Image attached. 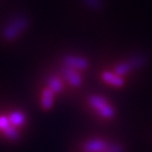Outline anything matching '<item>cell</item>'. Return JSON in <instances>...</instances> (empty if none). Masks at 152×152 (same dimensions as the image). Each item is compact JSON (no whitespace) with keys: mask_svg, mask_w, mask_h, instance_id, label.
I'll return each instance as SVG.
<instances>
[{"mask_svg":"<svg viewBox=\"0 0 152 152\" xmlns=\"http://www.w3.org/2000/svg\"><path fill=\"white\" fill-rule=\"evenodd\" d=\"M89 106L97 113L100 117L104 119H111L115 116V110L109 104L107 99L101 95L93 94L87 99Z\"/></svg>","mask_w":152,"mask_h":152,"instance_id":"cell-1","label":"cell"},{"mask_svg":"<svg viewBox=\"0 0 152 152\" xmlns=\"http://www.w3.org/2000/svg\"><path fill=\"white\" fill-rule=\"evenodd\" d=\"M65 67L74 70H86L88 67V61L86 58L75 56V55H67L63 59Z\"/></svg>","mask_w":152,"mask_h":152,"instance_id":"cell-3","label":"cell"},{"mask_svg":"<svg viewBox=\"0 0 152 152\" xmlns=\"http://www.w3.org/2000/svg\"><path fill=\"white\" fill-rule=\"evenodd\" d=\"M64 77L67 80V82L72 86H80L83 83V79L77 70L71 69V68L65 67L62 71Z\"/></svg>","mask_w":152,"mask_h":152,"instance_id":"cell-5","label":"cell"},{"mask_svg":"<svg viewBox=\"0 0 152 152\" xmlns=\"http://www.w3.org/2000/svg\"><path fill=\"white\" fill-rule=\"evenodd\" d=\"M106 152H109V151H106Z\"/></svg>","mask_w":152,"mask_h":152,"instance_id":"cell-13","label":"cell"},{"mask_svg":"<svg viewBox=\"0 0 152 152\" xmlns=\"http://www.w3.org/2000/svg\"><path fill=\"white\" fill-rule=\"evenodd\" d=\"M86 3L92 7H99L100 6V3H99V0H86Z\"/></svg>","mask_w":152,"mask_h":152,"instance_id":"cell-12","label":"cell"},{"mask_svg":"<svg viewBox=\"0 0 152 152\" xmlns=\"http://www.w3.org/2000/svg\"><path fill=\"white\" fill-rule=\"evenodd\" d=\"M54 94L55 93L51 90L50 88H44L41 92V97H40V102L41 106L44 110H49L52 108L54 104Z\"/></svg>","mask_w":152,"mask_h":152,"instance_id":"cell-7","label":"cell"},{"mask_svg":"<svg viewBox=\"0 0 152 152\" xmlns=\"http://www.w3.org/2000/svg\"><path fill=\"white\" fill-rule=\"evenodd\" d=\"M107 151H109V152H123V147L121 145L115 144V143L108 144Z\"/></svg>","mask_w":152,"mask_h":152,"instance_id":"cell-11","label":"cell"},{"mask_svg":"<svg viewBox=\"0 0 152 152\" xmlns=\"http://www.w3.org/2000/svg\"><path fill=\"white\" fill-rule=\"evenodd\" d=\"M28 27V20L25 18H19L15 20L6 28L4 31V37L6 39H14Z\"/></svg>","mask_w":152,"mask_h":152,"instance_id":"cell-2","label":"cell"},{"mask_svg":"<svg viewBox=\"0 0 152 152\" xmlns=\"http://www.w3.org/2000/svg\"><path fill=\"white\" fill-rule=\"evenodd\" d=\"M108 143L103 140H90L83 144L85 152H104L107 150Z\"/></svg>","mask_w":152,"mask_h":152,"instance_id":"cell-4","label":"cell"},{"mask_svg":"<svg viewBox=\"0 0 152 152\" xmlns=\"http://www.w3.org/2000/svg\"><path fill=\"white\" fill-rule=\"evenodd\" d=\"M8 119L14 127H20L26 123V116L21 111H14L9 114Z\"/></svg>","mask_w":152,"mask_h":152,"instance_id":"cell-8","label":"cell"},{"mask_svg":"<svg viewBox=\"0 0 152 152\" xmlns=\"http://www.w3.org/2000/svg\"><path fill=\"white\" fill-rule=\"evenodd\" d=\"M102 80H104L106 83H108L110 86H113L115 87H121L124 86V79L121 77L117 75L115 72H109V71H106L102 74Z\"/></svg>","mask_w":152,"mask_h":152,"instance_id":"cell-6","label":"cell"},{"mask_svg":"<svg viewBox=\"0 0 152 152\" xmlns=\"http://www.w3.org/2000/svg\"><path fill=\"white\" fill-rule=\"evenodd\" d=\"M132 69V66L131 62H124V63H121L115 68V71L114 72L117 74L119 76H125L130 72V71Z\"/></svg>","mask_w":152,"mask_h":152,"instance_id":"cell-10","label":"cell"},{"mask_svg":"<svg viewBox=\"0 0 152 152\" xmlns=\"http://www.w3.org/2000/svg\"><path fill=\"white\" fill-rule=\"evenodd\" d=\"M47 87L50 88L54 93H59L63 90V83L60 77L52 76L47 80Z\"/></svg>","mask_w":152,"mask_h":152,"instance_id":"cell-9","label":"cell"}]
</instances>
